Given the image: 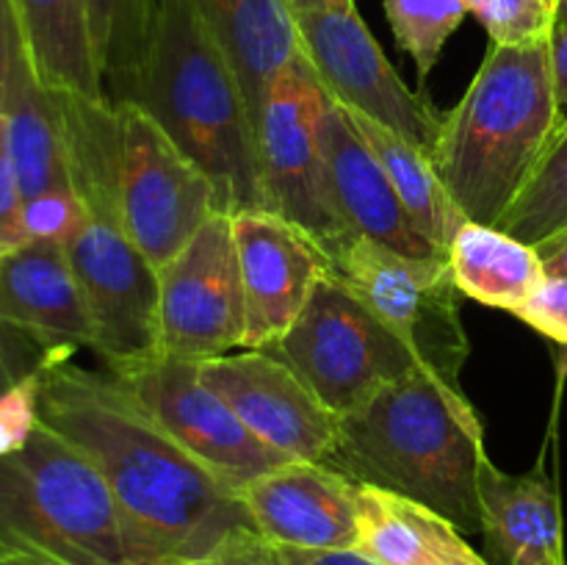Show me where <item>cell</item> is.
<instances>
[{
  "mask_svg": "<svg viewBox=\"0 0 567 565\" xmlns=\"http://www.w3.org/2000/svg\"><path fill=\"white\" fill-rule=\"evenodd\" d=\"M39 419L109 482L133 565H197L258 532L241 493L188 454L114 374L44 360Z\"/></svg>",
  "mask_w": 567,
  "mask_h": 565,
  "instance_id": "cell-1",
  "label": "cell"
},
{
  "mask_svg": "<svg viewBox=\"0 0 567 565\" xmlns=\"http://www.w3.org/2000/svg\"><path fill=\"white\" fill-rule=\"evenodd\" d=\"M487 460L485 427L463 388L419 369L341 415L327 465L360 485L413 499L474 535L482 532L480 480Z\"/></svg>",
  "mask_w": 567,
  "mask_h": 565,
  "instance_id": "cell-2",
  "label": "cell"
},
{
  "mask_svg": "<svg viewBox=\"0 0 567 565\" xmlns=\"http://www.w3.org/2000/svg\"><path fill=\"white\" fill-rule=\"evenodd\" d=\"M565 122L546 42L491 44L430 158L468 222L502 225Z\"/></svg>",
  "mask_w": 567,
  "mask_h": 565,
  "instance_id": "cell-3",
  "label": "cell"
},
{
  "mask_svg": "<svg viewBox=\"0 0 567 565\" xmlns=\"http://www.w3.org/2000/svg\"><path fill=\"white\" fill-rule=\"evenodd\" d=\"M53 92V89H50ZM81 222L64 244L92 310L94 352L111 371L158 352V271L127 236L116 188V114L109 100L53 92Z\"/></svg>",
  "mask_w": 567,
  "mask_h": 565,
  "instance_id": "cell-4",
  "label": "cell"
},
{
  "mask_svg": "<svg viewBox=\"0 0 567 565\" xmlns=\"http://www.w3.org/2000/svg\"><path fill=\"white\" fill-rule=\"evenodd\" d=\"M131 103L142 105L214 181L225 214L264 208L247 94L194 0H155Z\"/></svg>",
  "mask_w": 567,
  "mask_h": 565,
  "instance_id": "cell-5",
  "label": "cell"
},
{
  "mask_svg": "<svg viewBox=\"0 0 567 565\" xmlns=\"http://www.w3.org/2000/svg\"><path fill=\"white\" fill-rule=\"evenodd\" d=\"M0 552L39 565H133L109 482L42 421L25 449L0 458Z\"/></svg>",
  "mask_w": 567,
  "mask_h": 565,
  "instance_id": "cell-6",
  "label": "cell"
},
{
  "mask_svg": "<svg viewBox=\"0 0 567 565\" xmlns=\"http://www.w3.org/2000/svg\"><path fill=\"white\" fill-rule=\"evenodd\" d=\"M269 352L291 366L338 419L424 369L332 271L316 282L302 314Z\"/></svg>",
  "mask_w": 567,
  "mask_h": 565,
  "instance_id": "cell-7",
  "label": "cell"
},
{
  "mask_svg": "<svg viewBox=\"0 0 567 565\" xmlns=\"http://www.w3.org/2000/svg\"><path fill=\"white\" fill-rule=\"evenodd\" d=\"M332 275L426 371L463 388L460 371L471 355V341L460 316V288L449 258H408L369 238H352L332 255Z\"/></svg>",
  "mask_w": 567,
  "mask_h": 565,
  "instance_id": "cell-8",
  "label": "cell"
},
{
  "mask_svg": "<svg viewBox=\"0 0 567 565\" xmlns=\"http://www.w3.org/2000/svg\"><path fill=\"white\" fill-rule=\"evenodd\" d=\"M327 97L313 66L299 50L275 78L255 125L264 208L302 227L324 253H341L352 233L338 219L321 153Z\"/></svg>",
  "mask_w": 567,
  "mask_h": 565,
  "instance_id": "cell-9",
  "label": "cell"
},
{
  "mask_svg": "<svg viewBox=\"0 0 567 565\" xmlns=\"http://www.w3.org/2000/svg\"><path fill=\"white\" fill-rule=\"evenodd\" d=\"M116 188L122 222L155 271L219 214V194L203 166L138 103H116Z\"/></svg>",
  "mask_w": 567,
  "mask_h": 565,
  "instance_id": "cell-10",
  "label": "cell"
},
{
  "mask_svg": "<svg viewBox=\"0 0 567 565\" xmlns=\"http://www.w3.org/2000/svg\"><path fill=\"white\" fill-rule=\"evenodd\" d=\"M299 50L316 78L343 109L374 116L424 153L435 147L441 120L424 94L408 89L354 0H288Z\"/></svg>",
  "mask_w": 567,
  "mask_h": 565,
  "instance_id": "cell-11",
  "label": "cell"
},
{
  "mask_svg": "<svg viewBox=\"0 0 567 565\" xmlns=\"http://www.w3.org/2000/svg\"><path fill=\"white\" fill-rule=\"evenodd\" d=\"M247 302L230 214L219 210L158 269V352L199 360L244 349Z\"/></svg>",
  "mask_w": 567,
  "mask_h": 565,
  "instance_id": "cell-12",
  "label": "cell"
},
{
  "mask_svg": "<svg viewBox=\"0 0 567 565\" xmlns=\"http://www.w3.org/2000/svg\"><path fill=\"white\" fill-rule=\"evenodd\" d=\"M111 374L188 454L236 491L255 476L291 463L258 441L230 404L199 380L197 363L155 355Z\"/></svg>",
  "mask_w": 567,
  "mask_h": 565,
  "instance_id": "cell-13",
  "label": "cell"
},
{
  "mask_svg": "<svg viewBox=\"0 0 567 565\" xmlns=\"http://www.w3.org/2000/svg\"><path fill=\"white\" fill-rule=\"evenodd\" d=\"M197 377L230 404L258 441L288 460L327 463L336 452L341 419L269 349L199 360Z\"/></svg>",
  "mask_w": 567,
  "mask_h": 565,
  "instance_id": "cell-14",
  "label": "cell"
},
{
  "mask_svg": "<svg viewBox=\"0 0 567 565\" xmlns=\"http://www.w3.org/2000/svg\"><path fill=\"white\" fill-rule=\"evenodd\" d=\"M247 302L244 349H269L302 314L310 291L332 271L330 255L302 227L269 208L230 214Z\"/></svg>",
  "mask_w": 567,
  "mask_h": 565,
  "instance_id": "cell-15",
  "label": "cell"
},
{
  "mask_svg": "<svg viewBox=\"0 0 567 565\" xmlns=\"http://www.w3.org/2000/svg\"><path fill=\"white\" fill-rule=\"evenodd\" d=\"M238 493L264 541L297 548L360 546V482L332 465L291 460Z\"/></svg>",
  "mask_w": 567,
  "mask_h": 565,
  "instance_id": "cell-16",
  "label": "cell"
},
{
  "mask_svg": "<svg viewBox=\"0 0 567 565\" xmlns=\"http://www.w3.org/2000/svg\"><path fill=\"white\" fill-rule=\"evenodd\" d=\"M321 153L336 214L354 238H369L408 258H446L410 219L391 177L336 100L321 116Z\"/></svg>",
  "mask_w": 567,
  "mask_h": 565,
  "instance_id": "cell-17",
  "label": "cell"
},
{
  "mask_svg": "<svg viewBox=\"0 0 567 565\" xmlns=\"http://www.w3.org/2000/svg\"><path fill=\"white\" fill-rule=\"evenodd\" d=\"M0 316L31 338L44 360L94 349L92 310L64 244L28 242L0 260Z\"/></svg>",
  "mask_w": 567,
  "mask_h": 565,
  "instance_id": "cell-18",
  "label": "cell"
},
{
  "mask_svg": "<svg viewBox=\"0 0 567 565\" xmlns=\"http://www.w3.org/2000/svg\"><path fill=\"white\" fill-rule=\"evenodd\" d=\"M482 535L498 565H567L563 504L546 465L507 474L487 460L480 480Z\"/></svg>",
  "mask_w": 567,
  "mask_h": 565,
  "instance_id": "cell-19",
  "label": "cell"
},
{
  "mask_svg": "<svg viewBox=\"0 0 567 565\" xmlns=\"http://www.w3.org/2000/svg\"><path fill=\"white\" fill-rule=\"evenodd\" d=\"M210 33L230 59L249 114L258 125L275 78L299 53L297 25L288 0H194Z\"/></svg>",
  "mask_w": 567,
  "mask_h": 565,
  "instance_id": "cell-20",
  "label": "cell"
},
{
  "mask_svg": "<svg viewBox=\"0 0 567 565\" xmlns=\"http://www.w3.org/2000/svg\"><path fill=\"white\" fill-rule=\"evenodd\" d=\"M0 116L22 203L39 194L72 188L59 103L39 81L28 50L14 61Z\"/></svg>",
  "mask_w": 567,
  "mask_h": 565,
  "instance_id": "cell-21",
  "label": "cell"
},
{
  "mask_svg": "<svg viewBox=\"0 0 567 565\" xmlns=\"http://www.w3.org/2000/svg\"><path fill=\"white\" fill-rule=\"evenodd\" d=\"M460 294L485 308L518 314L546 280L535 244L480 222H463L446 249Z\"/></svg>",
  "mask_w": 567,
  "mask_h": 565,
  "instance_id": "cell-22",
  "label": "cell"
},
{
  "mask_svg": "<svg viewBox=\"0 0 567 565\" xmlns=\"http://www.w3.org/2000/svg\"><path fill=\"white\" fill-rule=\"evenodd\" d=\"M39 81L53 92L109 100L103 92L86 0H14Z\"/></svg>",
  "mask_w": 567,
  "mask_h": 565,
  "instance_id": "cell-23",
  "label": "cell"
},
{
  "mask_svg": "<svg viewBox=\"0 0 567 565\" xmlns=\"http://www.w3.org/2000/svg\"><path fill=\"white\" fill-rule=\"evenodd\" d=\"M347 114L352 120L354 131L365 142V147L374 153L385 175L391 177L393 188H396L399 199L404 203L415 227L424 233L426 242H432L441 253H446L452 236L468 219L443 188L430 153L399 136L393 127L377 122L374 116H365L352 109H347Z\"/></svg>",
  "mask_w": 567,
  "mask_h": 565,
  "instance_id": "cell-24",
  "label": "cell"
},
{
  "mask_svg": "<svg viewBox=\"0 0 567 565\" xmlns=\"http://www.w3.org/2000/svg\"><path fill=\"white\" fill-rule=\"evenodd\" d=\"M460 535L435 510L374 485H360V548L382 565H419Z\"/></svg>",
  "mask_w": 567,
  "mask_h": 565,
  "instance_id": "cell-25",
  "label": "cell"
},
{
  "mask_svg": "<svg viewBox=\"0 0 567 565\" xmlns=\"http://www.w3.org/2000/svg\"><path fill=\"white\" fill-rule=\"evenodd\" d=\"M103 92L111 105L131 103L147 53L155 0H86Z\"/></svg>",
  "mask_w": 567,
  "mask_h": 565,
  "instance_id": "cell-26",
  "label": "cell"
},
{
  "mask_svg": "<svg viewBox=\"0 0 567 565\" xmlns=\"http://www.w3.org/2000/svg\"><path fill=\"white\" fill-rule=\"evenodd\" d=\"M567 225V116L546 155L513 208L504 214L502 230L526 244H537Z\"/></svg>",
  "mask_w": 567,
  "mask_h": 565,
  "instance_id": "cell-27",
  "label": "cell"
},
{
  "mask_svg": "<svg viewBox=\"0 0 567 565\" xmlns=\"http://www.w3.org/2000/svg\"><path fill=\"white\" fill-rule=\"evenodd\" d=\"M382 6L393 39L413 59L421 81H426L452 33L468 17L465 0H382Z\"/></svg>",
  "mask_w": 567,
  "mask_h": 565,
  "instance_id": "cell-28",
  "label": "cell"
},
{
  "mask_svg": "<svg viewBox=\"0 0 567 565\" xmlns=\"http://www.w3.org/2000/svg\"><path fill=\"white\" fill-rule=\"evenodd\" d=\"M491 44H535L551 39L563 6L557 0H465Z\"/></svg>",
  "mask_w": 567,
  "mask_h": 565,
  "instance_id": "cell-29",
  "label": "cell"
},
{
  "mask_svg": "<svg viewBox=\"0 0 567 565\" xmlns=\"http://www.w3.org/2000/svg\"><path fill=\"white\" fill-rule=\"evenodd\" d=\"M44 363L20 382L0 393V458L25 449L39 427V397H42Z\"/></svg>",
  "mask_w": 567,
  "mask_h": 565,
  "instance_id": "cell-30",
  "label": "cell"
},
{
  "mask_svg": "<svg viewBox=\"0 0 567 565\" xmlns=\"http://www.w3.org/2000/svg\"><path fill=\"white\" fill-rule=\"evenodd\" d=\"M81 222V199L75 188L48 192L22 203V227L28 242L66 244Z\"/></svg>",
  "mask_w": 567,
  "mask_h": 565,
  "instance_id": "cell-31",
  "label": "cell"
},
{
  "mask_svg": "<svg viewBox=\"0 0 567 565\" xmlns=\"http://www.w3.org/2000/svg\"><path fill=\"white\" fill-rule=\"evenodd\" d=\"M515 316L540 336L567 347V280L546 277Z\"/></svg>",
  "mask_w": 567,
  "mask_h": 565,
  "instance_id": "cell-32",
  "label": "cell"
},
{
  "mask_svg": "<svg viewBox=\"0 0 567 565\" xmlns=\"http://www.w3.org/2000/svg\"><path fill=\"white\" fill-rule=\"evenodd\" d=\"M28 236L22 227V192L6 147L3 116H0V260L25 247Z\"/></svg>",
  "mask_w": 567,
  "mask_h": 565,
  "instance_id": "cell-33",
  "label": "cell"
},
{
  "mask_svg": "<svg viewBox=\"0 0 567 565\" xmlns=\"http://www.w3.org/2000/svg\"><path fill=\"white\" fill-rule=\"evenodd\" d=\"M42 363V349L0 316V393L14 386V382H20L22 377L31 374V371H37Z\"/></svg>",
  "mask_w": 567,
  "mask_h": 565,
  "instance_id": "cell-34",
  "label": "cell"
},
{
  "mask_svg": "<svg viewBox=\"0 0 567 565\" xmlns=\"http://www.w3.org/2000/svg\"><path fill=\"white\" fill-rule=\"evenodd\" d=\"M264 554L269 565H382L360 546L297 548V546H277V543L264 541Z\"/></svg>",
  "mask_w": 567,
  "mask_h": 565,
  "instance_id": "cell-35",
  "label": "cell"
},
{
  "mask_svg": "<svg viewBox=\"0 0 567 565\" xmlns=\"http://www.w3.org/2000/svg\"><path fill=\"white\" fill-rule=\"evenodd\" d=\"M28 50L22 37L20 17H17L14 0H0V111H3L6 89H9L14 61Z\"/></svg>",
  "mask_w": 567,
  "mask_h": 565,
  "instance_id": "cell-36",
  "label": "cell"
},
{
  "mask_svg": "<svg viewBox=\"0 0 567 565\" xmlns=\"http://www.w3.org/2000/svg\"><path fill=\"white\" fill-rule=\"evenodd\" d=\"M197 565H269L264 554V537L258 532L252 535H244L238 541L227 543L225 548H219L216 554H210L208 559Z\"/></svg>",
  "mask_w": 567,
  "mask_h": 565,
  "instance_id": "cell-37",
  "label": "cell"
},
{
  "mask_svg": "<svg viewBox=\"0 0 567 565\" xmlns=\"http://www.w3.org/2000/svg\"><path fill=\"white\" fill-rule=\"evenodd\" d=\"M548 53H551V81L557 92L559 105H567V20L559 14L554 25L551 39H548Z\"/></svg>",
  "mask_w": 567,
  "mask_h": 565,
  "instance_id": "cell-38",
  "label": "cell"
},
{
  "mask_svg": "<svg viewBox=\"0 0 567 565\" xmlns=\"http://www.w3.org/2000/svg\"><path fill=\"white\" fill-rule=\"evenodd\" d=\"M535 249L543 264V275L554 277V280H567V225L537 242Z\"/></svg>",
  "mask_w": 567,
  "mask_h": 565,
  "instance_id": "cell-39",
  "label": "cell"
},
{
  "mask_svg": "<svg viewBox=\"0 0 567 565\" xmlns=\"http://www.w3.org/2000/svg\"><path fill=\"white\" fill-rule=\"evenodd\" d=\"M419 565H491V563H487V559L482 557L468 541H465L463 532H460V535H454L452 541L437 546L432 554H426Z\"/></svg>",
  "mask_w": 567,
  "mask_h": 565,
  "instance_id": "cell-40",
  "label": "cell"
},
{
  "mask_svg": "<svg viewBox=\"0 0 567 565\" xmlns=\"http://www.w3.org/2000/svg\"><path fill=\"white\" fill-rule=\"evenodd\" d=\"M0 565H39V563H31V559H22V557H14V554L0 552Z\"/></svg>",
  "mask_w": 567,
  "mask_h": 565,
  "instance_id": "cell-41",
  "label": "cell"
},
{
  "mask_svg": "<svg viewBox=\"0 0 567 565\" xmlns=\"http://www.w3.org/2000/svg\"><path fill=\"white\" fill-rule=\"evenodd\" d=\"M559 14H563L565 20H567V0H563V11H559Z\"/></svg>",
  "mask_w": 567,
  "mask_h": 565,
  "instance_id": "cell-42",
  "label": "cell"
},
{
  "mask_svg": "<svg viewBox=\"0 0 567 565\" xmlns=\"http://www.w3.org/2000/svg\"><path fill=\"white\" fill-rule=\"evenodd\" d=\"M557 3H559V6H563V0H557Z\"/></svg>",
  "mask_w": 567,
  "mask_h": 565,
  "instance_id": "cell-43",
  "label": "cell"
}]
</instances>
